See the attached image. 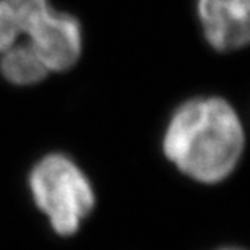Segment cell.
I'll use <instances>...</instances> for the list:
<instances>
[{"label":"cell","instance_id":"obj_6","mask_svg":"<svg viewBox=\"0 0 250 250\" xmlns=\"http://www.w3.org/2000/svg\"><path fill=\"white\" fill-rule=\"evenodd\" d=\"M0 75L15 86H34L51 73L36 51L23 39L0 54Z\"/></svg>","mask_w":250,"mask_h":250},{"label":"cell","instance_id":"obj_4","mask_svg":"<svg viewBox=\"0 0 250 250\" xmlns=\"http://www.w3.org/2000/svg\"><path fill=\"white\" fill-rule=\"evenodd\" d=\"M205 41L216 52H237L250 41V0H197Z\"/></svg>","mask_w":250,"mask_h":250},{"label":"cell","instance_id":"obj_2","mask_svg":"<svg viewBox=\"0 0 250 250\" xmlns=\"http://www.w3.org/2000/svg\"><path fill=\"white\" fill-rule=\"evenodd\" d=\"M33 203L57 236H75L96 208V190L82 166L65 153H47L28 174Z\"/></svg>","mask_w":250,"mask_h":250},{"label":"cell","instance_id":"obj_3","mask_svg":"<svg viewBox=\"0 0 250 250\" xmlns=\"http://www.w3.org/2000/svg\"><path fill=\"white\" fill-rule=\"evenodd\" d=\"M49 73L72 70L83 56V28L77 17L68 12L49 8L24 38Z\"/></svg>","mask_w":250,"mask_h":250},{"label":"cell","instance_id":"obj_7","mask_svg":"<svg viewBox=\"0 0 250 250\" xmlns=\"http://www.w3.org/2000/svg\"><path fill=\"white\" fill-rule=\"evenodd\" d=\"M219 250H242V249H237V247H224V249H219Z\"/></svg>","mask_w":250,"mask_h":250},{"label":"cell","instance_id":"obj_1","mask_svg":"<svg viewBox=\"0 0 250 250\" xmlns=\"http://www.w3.org/2000/svg\"><path fill=\"white\" fill-rule=\"evenodd\" d=\"M164 158L203 186L231 177L246 151V128L223 96H195L174 109L161 138Z\"/></svg>","mask_w":250,"mask_h":250},{"label":"cell","instance_id":"obj_5","mask_svg":"<svg viewBox=\"0 0 250 250\" xmlns=\"http://www.w3.org/2000/svg\"><path fill=\"white\" fill-rule=\"evenodd\" d=\"M51 7L49 0H0V54L23 41Z\"/></svg>","mask_w":250,"mask_h":250}]
</instances>
